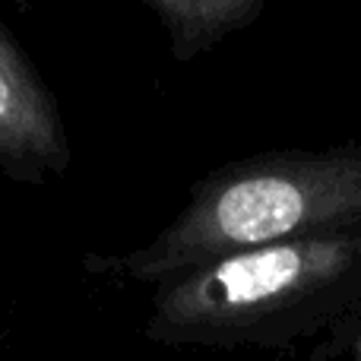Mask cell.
Here are the masks:
<instances>
[{"instance_id": "3957f363", "label": "cell", "mask_w": 361, "mask_h": 361, "mask_svg": "<svg viewBox=\"0 0 361 361\" xmlns=\"http://www.w3.org/2000/svg\"><path fill=\"white\" fill-rule=\"evenodd\" d=\"M67 159V140L48 89L0 32V162L61 171Z\"/></svg>"}, {"instance_id": "6da1fadb", "label": "cell", "mask_w": 361, "mask_h": 361, "mask_svg": "<svg viewBox=\"0 0 361 361\" xmlns=\"http://www.w3.org/2000/svg\"><path fill=\"white\" fill-rule=\"evenodd\" d=\"M361 305V228L244 250L165 282L149 336L286 345Z\"/></svg>"}, {"instance_id": "277c9868", "label": "cell", "mask_w": 361, "mask_h": 361, "mask_svg": "<svg viewBox=\"0 0 361 361\" xmlns=\"http://www.w3.org/2000/svg\"><path fill=\"white\" fill-rule=\"evenodd\" d=\"M146 4L169 25L178 54H193L247 23L260 0H146Z\"/></svg>"}, {"instance_id": "7a4b0ae2", "label": "cell", "mask_w": 361, "mask_h": 361, "mask_svg": "<svg viewBox=\"0 0 361 361\" xmlns=\"http://www.w3.org/2000/svg\"><path fill=\"white\" fill-rule=\"evenodd\" d=\"M345 228H361V149L279 152L209 175L121 269L171 282L222 257Z\"/></svg>"}]
</instances>
